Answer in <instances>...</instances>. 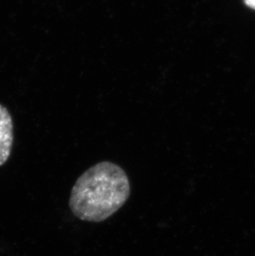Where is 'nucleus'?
Here are the masks:
<instances>
[{
    "instance_id": "3",
    "label": "nucleus",
    "mask_w": 255,
    "mask_h": 256,
    "mask_svg": "<svg viewBox=\"0 0 255 256\" xmlns=\"http://www.w3.org/2000/svg\"><path fill=\"white\" fill-rule=\"evenodd\" d=\"M248 7L255 10V0H244Z\"/></svg>"
},
{
    "instance_id": "2",
    "label": "nucleus",
    "mask_w": 255,
    "mask_h": 256,
    "mask_svg": "<svg viewBox=\"0 0 255 256\" xmlns=\"http://www.w3.org/2000/svg\"><path fill=\"white\" fill-rule=\"evenodd\" d=\"M14 144L12 116L6 107L0 104V167L10 158Z\"/></svg>"
},
{
    "instance_id": "1",
    "label": "nucleus",
    "mask_w": 255,
    "mask_h": 256,
    "mask_svg": "<svg viewBox=\"0 0 255 256\" xmlns=\"http://www.w3.org/2000/svg\"><path fill=\"white\" fill-rule=\"evenodd\" d=\"M130 184L124 170L111 162L90 168L73 186L69 206L80 220L102 222L127 202Z\"/></svg>"
}]
</instances>
